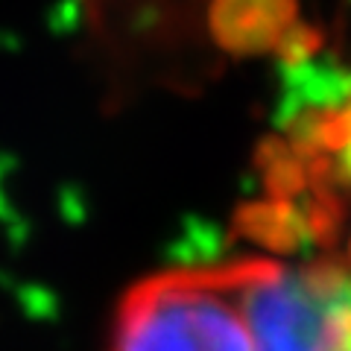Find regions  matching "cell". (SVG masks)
<instances>
[{"label": "cell", "mask_w": 351, "mask_h": 351, "mask_svg": "<svg viewBox=\"0 0 351 351\" xmlns=\"http://www.w3.org/2000/svg\"><path fill=\"white\" fill-rule=\"evenodd\" d=\"M243 261L184 267L135 284L117 307L108 351H255L240 307Z\"/></svg>", "instance_id": "cell-1"}, {"label": "cell", "mask_w": 351, "mask_h": 351, "mask_svg": "<svg viewBox=\"0 0 351 351\" xmlns=\"http://www.w3.org/2000/svg\"><path fill=\"white\" fill-rule=\"evenodd\" d=\"M240 307L255 351H343L351 322V276L334 261L281 267L246 258Z\"/></svg>", "instance_id": "cell-2"}, {"label": "cell", "mask_w": 351, "mask_h": 351, "mask_svg": "<svg viewBox=\"0 0 351 351\" xmlns=\"http://www.w3.org/2000/svg\"><path fill=\"white\" fill-rule=\"evenodd\" d=\"M325 44V32L304 21H293L284 29V36L276 44V56L284 62V68H295V64L311 62Z\"/></svg>", "instance_id": "cell-4"}, {"label": "cell", "mask_w": 351, "mask_h": 351, "mask_svg": "<svg viewBox=\"0 0 351 351\" xmlns=\"http://www.w3.org/2000/svg\"><path fill=\"white\" fill-rule=\"evenodd\" d=\"M343 351H351V328H348V337H346V346H343Z\"/></svg>", "instance_id": "cell-6"}, {"label": "cell", "mask_w": 351, "mask_h": 351, "mask_svg": "<svg viewBox=\"0 0 351 351\" xmlns=\"http://www.w3.org/2000/svg\"><path fill=\"white\" fill-rule=\"evenodd\" d=\"M339 164H343V170H346V176L351 179V132H348V141H346V147H343V152H339Z\"/></svg>", "instance_id": "cell-5"}, {"label": "cell", "mask_w": 351, "mask_h": 351, "mask_svg": "<svg viewBox=\"0 0 351 351\" xmlns=\"http://www.w3.org/2000/svg\"><path fill=\"white\" fill-rule=\"evenodd\" d=\"M295 0H211L208 24L217 47L234 56L276 50L278 38L295 21Z\"/></svg>", "instance_id": "cell-3"}]
</instances>
